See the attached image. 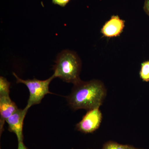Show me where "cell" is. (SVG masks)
Listing matches in <instances>:
<instances>
[{
    "mask_svg": "<svg viewBox=\"0 0 149 149\" xmlns=\"http://www.w3.org/2000/svg\"><path fill=\"white\" fill-rule=\"evenodd\" d=\"M107 94L106 88L100 80H81L74 84L71 94L67 97L68 102L74 110L100 108Z\"/></svg>",
    "mask_w": 149,
    "mask_h": 149,
    "instance_id": "6da1fadb",
    "label": "cell"
},
{
    "mask_svg": "<svg viewBox=\"0 0 149 149\" xmlns=\"http://www.w3.org/2000/svg\"><path fill=\"white\" fill-rule=\"evenodd\" d=\"M82 67L81 59L73 51L65 50L58 54L54 65L55 78L58 77L64 82L75 84L80 81Z\"/></svg>",
    "mask_w": 149,
    "mask_h": 149,
    "instance_id": "7a4b0ae2",
    "label": "cell"
},
{
    "mask_svg": "<svg viewBox=\"0 0 149 149\" xmlns=\"http://www.w3.org/2000/svg\"><path fill=\"white\" fill-rule=\"evenodd\" d=\"M13 74L16 78L17 83L24 84L29 90V97L25 107L27 109L40 104L46 95L52 94L49 91V85L51 81L55 78L53 75L46 80H39L36 78L24 80L19 78L15 72Z\"/></svg>",
    "mask_w": 149,
    "mask_h": 149,
    "instance_id": "3957f363",
    "label": "cell"
},
{
    "mask_svg": "<svg viewBox=\"0 0 149 149\" xmlns=\"http://www.w3.org/2000/svg\"><path fill=\"white\" fill-rule=\"evenodd\" d=\"M102 120V114L99 108L90 110L76 124V129L84 133H93L98 129Z\"/></svg>",
    "mask_w": 149,
    "mask_h": 149,
    "instance_id": "277c9868",
    "label": "cell"
},
{
    "mask_svg": "<svg viewBox=\"0 0 149 149\" xmlns=\"http://www.w3.org/2000/svg\"><path fill=\"white\" fill-rule=\"evenodd\" d=\"M28 110L25 107L24 109H18L6 121L9 131L16 135L18 143L23 141V123Z\"/></svg>",
    "mask_w": 149,
    "mask_h": 149,
    "instance_id": "5b68a950",
    "label": "cell"
},
{
    "mask_svg": "<svg viewBox=\"0 0 149 149\" xmlns=\"http://www.w3.org/2000/svg\"><path fill=\"white\" fill-rule=\"evenodd\" d=\"M18 109L16 104L11 100L10 96L0 97V133L3 130L7 119Z\"/></svg>",
    "mask_w": 149,
    "mask_h": 149,
    "instance_id": "8992f818",
    "label": "cell"
},
{
    "mask_svg": "<svg viewBox=\"0 0 149 149\" xmlns=\"http://www.w3.org/2000/svg\"><path fill=\"white\" fill-rule=\"evenodd\" d=\"M125 27V21L117 15H113L106 22L102 28L101 32L107 37H117L121 34Z\"/></svg>",
    "mask_w": 149,
    "mask_h": 149,
    "instance_id": "52a82bcc",
    "label": "cell"
},
{
    "mask_svg": "<svg viewBox=\"0 0 149 149\" xmlns=\"http://www.w3.org/2000/svg\"><path fill=\"white\" fill-rule=\"evenodd\" d=\"M10 85L6 78L0 77V97L9 95Z\"/></svg>",
    "mask_w": 149,
    "mask_h": 149,
    "instance_id": "ba28073f",
    "label": "cell"
},
{
    "mask_svg": "<svg viewBox=\"0 0 149 149\" xmlns=\"http://www.w3.org/2000/svg\"><path fill=\"white\" fill-rule=\"evenodd\" d=\"M140 75L144 82H149V61L144 62L141 64Z\"/></svg>",
    "mask_w": 149,
    "mask_h": 149,
    "instance_id": "9c48e42d",
    "label": "cell"
},
{
    "mask_svg": "<svg viewBox=\"0 0 149 149\" xmlns=\"http://www.w3.org/2000/svg\"><path fill=\"white\" fill-rule=\"evenodd\" d=\"M129 145H122L114 142L109 141L104 144L102 149H129Z\"/></svg>",
    "mask_w": 149,
    "mask_h": 149,
    "instance_id": "30bf717a",
    "label": "cell"
},
{
    "mask_svg": "<svg viewBox=\"0 0 149 149\" xmlns=\"http://www.w3.org/2000/svg\"><path fill=\"white\" fill-rule=\"evenodd\" d=\"M70 0H52V2L55 5L64 7L69 3Z\"/></svg>",
    "mask_w": 149,
    "mask_h": 149,
    "instance_id": "8fae6325",
    "label": "cell"
},
{
    "mask_svg": "<svg viewBox=\"0 0 149 149\" xmlns=\"http://www.w3.org/2000/svg\"><path fill=\"white\" fill-rule=\"evenodd\" d=\"M143 9L145 13L149 16V0H145Z\"/></svg>",
    "mask_w": 149,
    "mask_h": 149,
    "instance_id": "7c38bea8",
    "label": "cell"
},
{
    "mask_svg": "<svg viewBox=\"0 0 149 149\" xmlns=\"http://www.w3.org/2000/svg\"><path fill=\"white\" fill-rule=\"evenodd\" d=\"M17 149H28L24 145L23 142H19Z\"/></svg>",
    "mask_w": 149,
    "mask_h": 149,
    "instance_id": "4fadbf2b",
    "label": "cell"
},
{
    "mask_svg": "<svg viewBox=\"0 0 149 149\" xmlns=\"http://www.w3.org/2000/svg\"><path fill=\"white\" fill-rule=\"evenodd\" d=\"M129 149H142L138 148H135V147L133 146H130V145H129Z\"/></svg>",
    "mask_w": 149,
    "mask_h": 149,
    "instance_id": "5bb4252c",
    "label": "cell"
}]
</instances>
